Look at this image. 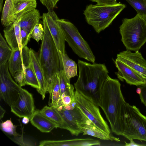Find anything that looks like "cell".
Wrapping results in <instances>:
<instances>
[{
    "label": "cell",
    "mask_w": 146,
    "mask_h": 146,
    "mask_svg": "<svg viewBox=\"0 0 146 146\" xmlns=\"http://www.w3.org/2000/svg\"><path fill=\"white\" fill-rule=\"evenodd\" d=\"M119 80L109 76L104 83L98 100L111 127V131L121 135L124 129L123 115L125 102Z\"/></svg>",
    "instance_id": "6da1fadb"
},
{
    "label": "cell",
    "mask_w": 146,
    "mask_h": 146,
    "mask_svg": "<svg viewBox=\"0 0 146 146\" xmlns=\"http://www.w3.org/2000/svg\"><path fill=\"white\" fill-rule=\"evenodd\" d=\"M79 75L74 83L78 89L96 99L99 98L102 86L109 72L104 64L91 63L80 60L78 61Z\"/></svg>",
    "instance_id": "7a4b0ae2"
},
{
    "label": "cell",
    "mask_w": 146,
    "mask_h": 146,
    "mask_svg": "<svg viewBox=\"0 0 146 146\" xmlns=\"http://www.w3.org/2000/svg\"><path fill=\"white\" fill-rule=\"evenodd\" d=\"M125 7L120 3L113 5L90 4L86 7L83 14L88 23L99 33L111 24Z\"/></svg>",
    "instance_id": "3957f363"
},
{
    "label": "cell",
    "mask_w": 146,
    "mask_h": 146,
    "mask_svg": "<svg viewBox=\"0 0 146 146\" xmlns=\"http://www.w3.org/2000/svg\"><path fill=\"white\" fill-rule=\"evenodd\" d=\"M119 32L126 50L139 51L146 42V19L137 14L132 18L124 19Z\"/></svg>",
    "instance_id": "277c9868"
},
{
    "label": "cell",
    "mask_w": 146,
    "mask_h": 146,
    "mask_svg": "<svg viewBox=\"0 0 146 146\" xmlns=\"http://www.w3.org/2000/svg\"><path fill=\"white\" fill-rule=\"evenodd\" d=\"M42 22L44 36L38 56L49 85L54 76L59 72L60 64L57 49L46 25Z\"/></svg>",
    "instance_id": "5b68a950"
},
{
    "label": "cell",
    "mask_w": 146,
    "mask_h": 146,
    "mask_svg": "<svg viewBox=\"0 0 146 146\" xmlns=\"http://www.w3.org/2000/svg\"><path fill=\"white\" fill-rule=\"evenodd\" d=\"M124 129L121 135L129 140L146 141V116L135 106L125 102L123 115Z\"/></svg>",
    "instance_id": "8992f818"
},
{
    "label": "cell",
    "mask_w": 146,
    "mask_h": 146,
    "mask_svg": "<svg viewBox=\"0 0 146 146\" xmlns=\"http://www.w3.org/2000/svg\"><path fill=\"white\" fill-rule=\"evenodd\" d=\"M65 40L73 52L80 57L94 63L95 57L90 46L71 22L64 19L57 20Z\"/></svg>",
    "instance_id": "52a82bcc"
},
{
    "label": "cell",
    "mask_w": 146,
    "mask_h": 146,
    "mask_svg": "<svg viewBox=\"0 0 146 146\" xmlns=\"http://www.w3.org/2000/svg\"><path fill=\"white\" fill-rule=\"evenodd\" d=\"M75 90L74 101L76 106L97 128L105 133L111 134L107 122L100 113L98 100L79 90Z\"/></svg>",
    "instance_id": "ba28073f"
},
{
    "label": "cell",
    "mask_w": 146,
    "mask_h": 146,
    "mask_svg": "<svg viewBox=\"0 0 146 146\" xmlns=\"http://www.w3.org/2000/svg\"><path fill=\"white\" fill-rule=\"evenodd\" d=\"M9 69L8 62L0 66V95L10 107L18 98L23 88L14 81Z\"/></svg>",
    "instance_id": "9c48e42d"
},
{
    "label": "cell",
    "mask_w": 146,
    "mask_h": 146,
    "mask_svg": "<svg viewBox=\"0 0 146 146\" xmlns=\"http://www.w3.org/2000/svg\"><path fill=\"white\" fill-rule=\"evenodd\" d=\"M56 109L67 125L68 131L72 135L77 136L82 133V125L91 121L76 106L75 103H72L67 109H65L63 106Z\"/></svg>",
    "instance_id": "30bf717a"
},
{
    "label": "cell",
    "mask_w": 146,
    "mask_h": 146,
    "mask_svg": "<svg viewBox=\"0 0 146 146\" xmlns=\"http://www.w3.org/2000/svg\"><path fill=\"white\" fill-rule=\"evenodd\" d=\"M10 107L11 112L20 118L27 117L30 119L35 111L33 95L22 88L18 97Z\"/></svg>",
    "instance_id": "8fae6325"
},
{
    "label": "cell",
    "mask_w": 146,
    "mask_h": 146,
    "mask_svg": "<svg viewBox=\"0 0 146 146\" xmlns=\"http://www.w3.org/2000/svg\"><path fill=\"white\" fill-rule=\"evenodd\" d=\"M42 21L46 25L57 49L58 52L64 54L65 53V39L61 29L57 21L59 19L54 12L43 13Z\"/></svg>",
    "instance_id": "7c38bea8"
},
{
    "label": "cell",
    "mask_w": 146,
    "mask_h": 146,
    "mask_svg": "<svg viewBox=\"0 0 146 146\" xmlns=\"http://www.w3.org/2000/svg\"><path fill=\"white\" fill-rule=\"evenodd\" d=\"M117 58L146 78V60L139 51L128 50L120 52Z\"/></svg>",
    "instance_id": "4fadbf2b"
},
{
    "label": "cell",
    "mask_w": 146,
    "mask_h": 146,
    "mask_svg": "<svg viewBox=\"0 0 146 146\" xmlns=\"http://www.w3.org/2000/svg\"><path fill=\"white\" fill-rule=\"evenodd\" d=\"M8 62L9 71L13 77L17 72L25 70L30 63V48L26 46L22 51L19 49L13 50Z\"/></svg>",
    "instance_id": "5bb4252c"
},
{
    "label": "cell",
    "mask_w": 146,
    "mask_h": 146,
    "mask_svg": "<svg viewBox=\"0 0 146 146\" xmlns=\"http://www.w3.org/2000/svg\"><path fill=\"white\" fill-rule=\"evenodd\" d=\"M115 64L118 69L116 74L122 81L125 80L128 84L137 86L146 84V78L117 58Z\"/></svg>",
    "instance_id": "9a60e30c"
},
{
    "label": "cell",
    "mask_w": 146,
    "mask_h": 146,
    "mask_svg": "<svg viewBox=\"0 0 146 146\" xmlns=\"http://www.w3.org/2000/svg\"><path fill=\"white\" fill-rule=\"evenodd\" d=\"M30 61L37 78L39 88L37 90L42 96L43 100L45 97L48 86V84L46 78L40 63L38 54L34 50L30 48Z\"/></svg>",
    "instance_id": "2e32d148"
},
{
    "label": "cell",
    "mask_w": 146,
    "mask_h": 146,
    "mask_svg": "<svg viewBox=\"0 0 146 146\" xmlns=\"http://www.w3.org/2000/svg\"><path fill=\"white\" fill-rule=\"evenodd\" d=\"M101 143L91 138H75L67 140H45L39 143L40 146H91L100 145Z\"/></svg>",
    "instance_id": "e0dca14e"
},
{
    "label": "cell",
    "mask_w": 146,
    "mask_h": 146,
    "mask_svg": "<svg viewBox=\"0 0 146 146\" xmlns=\"http://www.w3.org/2000/svg\"><path fill=\"white\" fill-rule=\"evenodd\" d=\"M4 37L9 45L13 50L19 49L22 51L21 28L17 20L6 27L3 30Z\"/></svg>",
    "instance_id": "ac0fdd59"
},
{
    "label": "cell",
    "mask_w": 146,
    "mask_h": 146,
    "mask_svg": "<svg viewBox=\"0 0 146 146\" xmlns=\"http://www.w3.org/2000/svg\"><path fill=\"white\" fill-rule=\"evenodd\" d=\"M48 92L49 94V106L57 108L63 106L62 101L59 72L55 74L48 85Z\"/></svg>",
    "instance_id": "d6986e66"
},
{
    "label": "cell",
    "mask_w": 146,
    "mask_h": 146,
    "mask_svg": "<svg viewBox=\"0 0 146 146\" xmlns=\"http://www.w3.org/2000/svg\"><path fill=\"white\" fill-rule=\"evenodd\" d=\"M42 18L39 11L35 9L23 15L17 20L20 28L26 31L31 37L33 29Z\"/></svg>",
    "instance_id": "ffe728a7"
},
{
    "label": "cell",
    "mask_w": 146,
    "mask_h": 146,
    "mask_svg": "<svg viewBox=\"0 0 146 146\" xmlns=\"http://www.w3.org/2000/svg\"><path fill=\"white\" fill-rule=\"evenodd\" d=\"M31 124L42 132L49 133L58 126L42 115L40 110H35L30 119Z\"/></svg>",
    "instance_id": "44dd1931"
},
{
    "label": "cell",
    "mask_w": 146,
    "mask_h": 146,
    "mask_svg": "<svg viewBox=\"0 0 146 146\" xmlns=\"http://www.w3.org/2000/svg\"><path fill=\"white\" fill-rule=\"evenodd\" d=\"M81 129L84 135H89L103 140L117 142L120 141L119 138L115 137L112 134L105 133L97 128L91 121L82 124Z\"/></svg>",
    "instance_id": "7402d4cb"
},
{
    "label": "cell",
    "mask_w": 146,
    "mask_h": 146,
    "mask_svg": "<svg viewBox=\"0 0 146 146\" xmlns=\"http://www.w3.org/2000/svg\"><path fill=\"white\" fill-rule=\"evenodd\" d=\"M16 21L22 16L36 9V0H12Z\"/></svg>",
    "instance_id": "603a6c76"
},
{
    "label": "cell",
    "mask_w": 146,
    "mask_h": 146,
    "mask_svg": "<svg viewBox=\"0 0 146 146\" xmlns=\"http://www.w3.org/2000/svg\"><path fill=\"white\" fill-rule=\"evenodd\" d=\"M58 52L60 61V70L64 71L68 79L78 76L77 65L75 62L70 58L66 53L63 54Z\"/></svg>",
    "instance_id": "cb8c5ba5"
},
{
    "label": "cell",
    "mask_w": 146,
    "mask_h": 146,
    "mask_svg": "<svg viewBox=\"0 0 146 146\" xmlns=\"http://www.w3.org/2000/svg\"><path fill=\"white\" fill-rule=\"evenodd\" d=\"M40 112L43 115L56 124L58 128L68 130L67 125L56 108L45 106L40 110Z\"/></svg>",
    "instance_id": "d4e9b609"
},
{
    "label": "cell",
    "mask_w": 146,
    "mask_h": 146,
    "mask_svg": "<svg viewBox=\"0 0 146 146\" xmlns=\"http://www.w3.org/2000/svg\"><path fill=\"white\" fill-rule=\"evenodd\" d=\"M1 23L5 27L9 26L15 21L12 0H6L2 10Z\"/></svg>",
    "instance_id": "484cf974"
},
{
    "label": "cell",
    "mask_w": 146,
    "mask_h": 146,
    "mask_svg": "<svg viewBox=\"0 0 146 146\" xmlns=\"http://www.w3.org/2000/svg\"><path fill=\"white\" fill-rule=\"evenodd\" d=\"M59 74L60 90L62 98L65 96H69L74 101V87L70 84V79L67 78L63 70H60Z\"/></svg>",
    "instance_id": "4316f807"
},
{
    "label": "cell",
    "mask_w": 146,
    "mask_h": 146,
    "mask_svg": "<svg viewBox=\"0 0 146 146\" xmlns=\"http://www.w3.org/2000/svg\"><path fill=\"white\" fill-rule=\"evenodd\" d=\"M1 34H0V66L5 64L9 60L13 50L9 46Z\"/></svg>",
    "instance_id": "83f0119b"
},
{
    "label": "cell",
    "mask_w": 146,
    "mask_h": 146,
    "mask_svg": "<svg viewBox=\"0 0 146 146\" xmlns=\"http://www.w3.org/2000/svg\"><path fill=\"white\" fill-rule=\"evenodd\" d=\"M25 78L26 84L30 85L37 90L39 88V84L30 61L29 64L25 70Z\"/></svg>",
    "instance_id": "f1b7e54d"
},
{
    "label": "cell",
    "mask_w": 146,
    "mask_h": 146,
    "mask_svg": "<svg viewBox=\"0 0 146 146\" xmlns=\"http://www.w3.org/2000/svg\"><path fill=\"white\" fill-rule=\"evenodd\" d=\"M135 9L137 14L146 19V0H126Z\"/></svg>",
    "instance_id": "f546056e"
},
{
    "label": "cell",
    "mask_w": 146,
    "mask_h": 146,
    "mask_svg": "<svg viewBox=\"0 0 146 146\" xmlns=\"http://www.w3.org/2000/svg\"><path fill=\"white\" fill-rule=\"evenodd\" d=\"M17 127V126L13 124L11 119L2 122L0 124L1 130L10 137L15 136L19 135L16 131Z\"/></svg>",
    "instance_id": "4dcf8cb0"
},
{
    "label": "cell",
    "mask_w": 146,
    "mask_h": 146,
    "mask_svg": "<svg viewBox=\"0 0 146 146\" xmlns=\"http://www.w3.org/2000/svg\"><path fill=\"white\" fill-rule=\"evenodd\" d=\"M11 139L15 143L20 146H34L36 145L35 142L32 140L25 138L22 135L11 137Z\"/></svg>",
    "instance_id": "1f68e13d"
},
{
    "label": "cell",
    "mask_w": 146,
    "mask_h": 146,
    "mask_svg": "<svg viewBox=\"0 0 146 146\" xmlns=\"http://www.w3.org/2000/svg\"><path fill=\"white\" fill-rule=\"evenodd\" d=\"M44 33L43 27L41 24L39 23L33 29L31 35V37L38 42L40 40H42Z\"/></svg>",
    "instance_id": "d6a6232c"
},
{
    "label": "cell",
    "mask_w": 146,
    "mask_h": 146,
    "mask_svg": "<svg viewBox=\"0 0 146 146\" xmlns=\"http://www.w3.org/2000/svg\"><path fill=\"white\" fill-rule=\"evenodd\" d=\"M13 78L16 83L21 87L25 86L26 84L25 78V70L17 72L15 74Z\"/></svg>",
    "instance_id": "836d02e7"
},
{
    "label": "cell",
    "mask_w": 146,
    "mask_h": 146,
    "mask_svg": "<svg viewBox=\"0 0 146 146\" xmlns=\"http://www.w3.org/2000/svg\"><path fill=\"white\" fill-rule=\"evenodd\" d=\"M43 5L46 7L48 12L50 13L54 12V9L56 6V5L59 0H40Z\"/></svg>",
    "instance_id": "e575fe53"
},
{
    "label": "cell",
    "mask_w": 146,
    "mask_h": 146,
    "mask_svg": "<svg viewBox=\"0 0 146 146\" xmlns=\"http://www.w3.org/2000/svg\"><path fill=\"white\" fill-rule=\"evenodd\" d=\"M21 32L22 38V45L23 48L27 46L31 38L26 31L21 28Z\"/></svg>",
    "instance_id": "d590c367"
},
{
    "label": "cell",
    "mask_w": 146,
    "mask_h": 146,
    "mask_svg": "<svg viewBox=\"0 0 146 146\" xmlns=\"http://www.w3.org/2000/svg\"><path fill=\"white\" fill-rule=\"evenodd\" d=\"M141 89V92L139 94L141 102L146 107V84L139 86Z\"/></svg>",
    "instance_id": "8d00e7d4"
},
{
    "label": "cell",
    "mask_w": 146,
    "mask_h": 146,
    "mask_svg": "<svg viewBox=\"0 0 146 146\" xmlns=\"http://www.w3.org/2000/svg\"><path fill=\"white\" fill-rule=\"evenodd\" d=\"M100 5H113L117 3L116 0H89Z\"/></svg>",
    "instance_id": "74e56055"
},
{
    "label": "cell",
    "mask_w": 146,
    "mask_h": 146,
    "mask_svg": "<svg viewBox=\"0 0 146 146\" xmlns=\"http://www.w3.org/2000/svg\"><path fill=\"white\" fill-rule=\"evenodd\" d=\"M62 101L63 106L69 105L74 101L71 97L68 96L63 97L62 98Z\"/></svg>",
    "instance_id": "f35d334b"
},
{
    "label": "cell",
    "mask_w": 146,
    "mask_h": 146,
    "mask_svg": "<svg viewBox=\"0 0 146 146\" xmlns=\"http://www.w3.org/2000/svg\"><path fill=\"white\" fill-rule=\"evenodd\" d=\"M130 143H127L126 142H125V145L126 146H142V145L137 143H136L134 142L133 141V140H130Z\"/></svg>",
    "instance_id": "ab89813d"
},
{
    "label": "cell",
    "mask_w": 146,
    "mask_h": 146,
    "mask_svg": "<svg viewBox=\"0 0 146 146\" xmlns=\"http://www.w3.org/2000/svg\"><path fill=\"white\" fill-rule=\"evenodd\" d=\"M5 111L1 106H0V119H1L4 117Z\"/></svg>",
    "instance_id": "60d3db41"
},
{
    "label": "cell",
    "mask_w": 146,
    "mask_h": 146,
    "mask_svg": "<svg viewBox=\"0 0 146 146\" xmlns=\"http://www.w3.org/2000/svg\"><path fill=\"white\" fill-rule=\"evenodd\" d=\"M30 119L28 117H23L22 120V122L24 124H27L30 121Z\"/></svg>",
    "instance_id": "b9f144b4"
},
{
    "label": "cell",
    "mask_w": 146,
    "mask_h": 146,
    "mask_svg": "<svg viewBox=\"0 0 146 146\" xmlns=\"http://www.w3.org/2000/svg\"><path fill=\"white\" fill-rule=\"evenodd\" d=\"M136 92L138 94H140L141 92V89L139 87L137 88L136 90Z\"/></svg>",
    "instance_id": "7bdbcfd3"
},
{
    "label": "cell",
    "mask_w": 146,
    "mask_h": 146,
    "mask_svg": "<svg viewBox=\"0 0 146 146\" xmlns=\"http://www.w3.org/2000/svg\"><path fill=\"white\" fill-rule=\"evenodd\" d=\"M3 0H0V11L1 12L2 10L3 3Z\"/></svg>",
    "instance_id": "ee69618b"
}]
</instances>
